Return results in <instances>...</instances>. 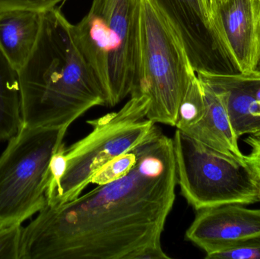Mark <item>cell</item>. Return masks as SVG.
<instances>
[{
	"label": "cell",
	"mask_w": 260,
	"mask_h": 259,
	"mask_svg": "<svg viewBox=\"0 0 260 259\" xmlns=\"http://www.w3.org/2000/svg\"><path fill=\"white\" fill-rule=\"evenodd\" d=\"M68 129L23 126L0 156V228L23 222L47 205L49 167Z\"/></svg>",
	"instance_id": "8992f818"
},
{
	"label": "cell",
	"mask_w": 260,
	"mask_h": 259,
	"mask_svg": "<svg viewBox=\"0 0 260 259\" xmlns=\"http://www.w3.org/2000/svg\"><path fill=\"white\" fill-rule=\"evenodd\" d=\"M206 112V103L203 85L198 76L191 81L186 94L179 107L175 127L186 132L200 123Z\"/></svg>",
	"instance_id": "5bb4252c"
},
{
	"label": "cell",
	"mask_w": 260,
	"mask_h": 259,
	"mask_svg": "<svg viewBox=\"0 0 260 259\" xmlns=\"http://www.w3.org/2000/svg\"><path fill=\"white\" fill-rule=\"evenodd\" d=\"M246 161L249 167L251 169L253 175H254L255 179L257 182L258 188H259V202H260V161L257 160L251 159V158H247L245 156Z\"/></svg>",
	"instance_id": "7402d4cb"
},
{
	"label": "cell",
	"mask_w": 260,
	"mask_h": 259,
	"mask_svg": "<svg viewBox=\"0 0 260 259\" xmlns=\"http://www.w3.org/2000/svg\"><path fill=\"white\" fill-rule=\"evenodd\" d=\"M139 156L138 147L127 153L117 157L101 167L91 179V184L105 185L121 179L136 165Z\"/></svg>",
	"instance_id": "9a60e30c"
},
{
	"label": "cell",
	"mask_w": 260,
	"mask_h": 259,
	"mask_svg": "<svg viewBox=\"0 0 260 259\" xmlns=\"http://www.w3.org/2000/svg\"><path fill=\"white\" fill-rule=\"evenodd\" d=\"M256 70H257L260 73V62L259 63V65H258L257 68H256Z\"/></svg>",
	"instance_id": "603a6c76"
},
{
	"label": "cell",
	"mask_w": 260,
	"mask_h": 259,
	"mask_svg": "<svg viewBox=\"0 0 260 259\" xmlns=\"http://www.w3.org/2000/svg\"><path fill=\"white\" fill-rule=\"evenodd\" d=\"M208 259H260V235L243 240L224 250L206 257Z\"/></svg>",
	"instance_id": "2e32d148"
},
{
	"label": "cell",
	"mask_w": 260,
	"mask_h": 259,
	"mask_svg": "<svg viewBox=\"0 0 260 259\" xmlns=\"http://www.w3.org/2000/svg\"><path fill=\"white\" fill-rule=\"evenodd\" d=\"M23 228L21 225L0 228V259H20Z\"/></svg>",
	"instance_id": "e0dca14e"
},
{
	"label": "cell",
	"mask_w": 260,
	"mask_h": 259,
	"mask_svg": "<svg viewBox=\"0 0 260 259\" xmlns=\"http://www.w3.org/2000/svg\"><path fill=\"white\" fill-rule=\"evenodd\" d=\"M171 257L163 250L161 244L153 245L142 249L135 259H170Z\"/></svg>",
	"instance_id": "ffe728a7"
},
{
	"label": "cell",
	"mask_w": 260,
	"mask_h": 259,
	"mask_svg": "<svg viewBox=\"0 0 260 259\" xmlns=\"http://www.w3.org/2000/svg\"><path fill=\"white\" fill-rule=\"evenodd\" d=\"M200 82L206 99V114L200 123L183 133L238 162L247 164L245 155L240 149L239 138L232 126L224 94L206 82Z\"/></svg>",
	"instance_id": "8fae6325"
},
{
	"label": "cell",
	"mask_w": 260,
	"mask_h": 259,
	"mask_svg": "<svg viewBox=\"0 0 260 259\" xmlns=\"http://www.w3.org/2000/svg\"><path fill=\"white\" fill-rule=\"evenodd\" d=\"M150 103L145 94H134L119 110L87 121L91 131L66 147L65 173L47 205H61L79 197L101 167L142 144L157 127L148 119Z\"/></svg>",
	"instance_id": "5b68a950"
},
{
	"label": "cell",
	"mask_w": 260,
	"mask_h": 259,
	"mask_svg": "<svg viewBox=\"0 0 260 259\" xmlns=\"http://www.w3.org/2000/svg\"><path fill=\"white\" fill-rule=\"evenodd\" d=\"M244 142L250 147V153L245 156L260 161V133L247 135V138H244Z\"/></svg>",
	"instance_id": "44dd1931"
},
{
	"label": "cell",
	"mask_w": 260,
	"mask_h": 259,
	"mask_svg": "<svg viewBox=\"0 0 260 259\" xmlns=\"http://www.w3.org/2000/svg\"><path fill=\"white\" fill-rule=\"evenodd\" d=\"M207 7L238 71H256L260 62V0H212Z\"/></svg>",
	"instance_id": "9c48e42d"
},
{
	"label": "cell",
	"mask_w": 260,
	"mask_h": 259,
	"mask_svg": "<svg viewBox=\"0 0 260 259\" xmlns=\"http://www.w3.org/2000/svg\"><path fill=\"white\" fill-rule=\"evenodd\" d=\"M22 127L18 71L0 48V141L12 139Z\"/></svg>",
	"instance_id": "4fadbf2b"
},
{
	"label": "cell",
	"mask_w": 260,
	"mask_h": 259,
	"mask_svg": "<svg viewBox=\"0 0 260 259\" xmlns=\"http://www.w3.org/2000/svg\"><path fill=\"white\" fill-rule=\"evenodd\" d=\"M139 9V0H92L86 15L74 24L78 46L108 107L137 88Z\"/></svg>",
	"instance_id": "3957f363"
},
{
	"label": "cell",
	"mask_w": 260,
	"mask_h": 259,
	"mask_svg": "<svg viewBox=\"0 0 260 259\" xmlns=\"http://www.w3.org/2000/svg\"><path fill=\"white\" fill-rule=\"evenodd\" d=\"M172 138L177 184L196 211L259 202L257 182L248 164L196 141L179 129Z\"/></svg>",
	"instance_id": "52a82bcc"
},
{
	"label": "cell",
	"mask_w": 260,
	"mask_h": 259,
	"mask_svg": "<svg viewBox=\"0 0 260 259\" xmlns=\"http://www.w3.org/2000/svg\"><path fill=\"white\" fill-rule=\"evenodd\" d=\"M138 151L121 179L46 205L23 228L20 259H135L161 244L177 184L173 138L157 126Z\"/></svg>",
	"instance_id": "6da1fadb"
},
{
	"label": "cell",
	"mask_w": 260,
	"mask_h": 259,
	"mask_svg": "<svg viewBox=\"0 0 260 259\" xmlns=\"http://www.w3.org/2000/svg\"><path fill=\"white\" fill-rule=\"evenodd\" d=\"M66 147L64 143L60 144L57 150L55 152L52 156L51 161L49 167L48 187L47 190V202L53 197L56 193L59 185L60 179H62L65 173L66 161L65 157Z\"/></svg>",
	"instance_id": "ac0fdd59"
},
{
	"label": "cell",
	"mask_w": 260,
	"mask_h": 259,
	"mask_svg": "<svg viewBox=\"0 0 260 259\" xmlns=\"http://www.w3.org/2000/svg\"><path fill=\"white\" fill-rule=\"evenodd\" d=\"M138 47L134 94L150 99L148 120L176 126L180 103L197 72L180 33L151 0H139Z\"/></svg>",
	"instance_id": "277c9868"
},
{
	"label": "cell",
	"mask_w": 260,
	"mask_h": 259,
	"mask_svg": "<svg viewBox=\"0 0 260 259\" xmlns=\"http://www.w3.org/2000/svg\"><path fill=\"white\" fill-rule=\"evenodd\" d=\"M259 235L260 209L238 204L198 210L185 234L188 241L206 252V258Z\"/></svg>",
	"instance_id": "30bf717a"
},
{
	"label": "cell",
	"mask_w": 260,
	"mask_h": 259,
	"mask_svg": "<svg viewBox=\"0 0 260 259\" xmlns=\"http://www.w3.org/2000/svg\"><path fill=\"white\" fill-rule=\"evenodd\" d=\"M67 0H0V12L13 9L44 12L57 7Z\"/></svg>",
	"instance_id": "d6986e66"
},
{
	"label": "cell",
	"mask_w": 260,
	"mask_h": 259,
	"mask_svg": "<svg viewBox=\"0 0 260 259\" xmlns=\"http://www.w3.org/2000/svg\"><path fill=\"white\" fill-rule=\"evenodd\" d=\"M18 71L24 127L68 129L91 108L105 106L74 24L59 8L42 12L38 41Z\"/></svg>",
	"instance_id": "7a4b0ae2"
},
{
	"label": "cell",
	"mask_w": 260,
	"mask_h": 259,
	"mask_svg": "<svg viewBox=\"0 0 260 259\" xmlns=\"http://www.w3.org/2000/svg\"><path fill=\"white\" fill-rule=\"evenodd\" d=\"M151 1L180 33L196 72H239L212 24L205 0Z\"/></svg>",
	"instance_id": "ba28073f"
},
{
	"label": "cell",
	"mask_w": 260,
	"mask_h": 259,
	"mask_svg": "<svg viewBox=\"0 0 260 259\" xmlns=\"http://www.w3.org/2000/svg\"><path fill=\"white\" fill-rule=\"evenodd\" d=\"M42 13L13 9L0 12V48L11 63L19 70L38 41Z\"/></svg>",
	"instance_id": "7c38bea8"
},
{
	"label": "cell",
	"mask_w": 260,
	"mask_h": 259,
	"mask_svg": "<svg viewBox=\"0 0 260 259\" xmlns=\"http://www.w3.org/2000/svg\"><path fill=\"white\" fill-rule=\"evenodd\" d=\"M206 3V5H207V3H209V2L212 1V0H205Z\"/></svg>",
	"instance_id": "cb8c5ba5"
}]
</instances>
